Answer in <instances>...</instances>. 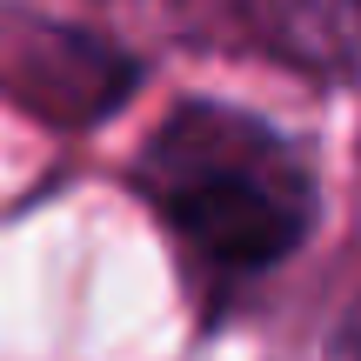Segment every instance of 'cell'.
<instances>
[{
    "label": "cell",
    "mask_w": 361,
    "mask_h": 361,
    "mask_svg": "<svg viewBox=\"0 0 361 361\" xmlns=\"http://www.w3.org/2000/svg\"><path fill=\"white\" fill-rule=\"evenodd\" d=\"M134 180L214 274H261L314 228V174L301 147L228 101L174 107L147 134Z\"/></svg>",
    "instance_id": "6da1fadb"
},
{
    "label": "cell",
    "mask_w": 361,
    "mask_h": 361,
    "mask_svg": "<svg viewBox=\"0 0 361 361\" xmlns=\"http://www.w3.org/2000/svg\"><path fill=\"white\" fill-rule=\"evenodd\" d=\"M13 74L27 80L34 107H47V114H61V121L107 114V107H121L128 87H134V61L114 40L80 34V27H27Z\"/></svg>",
    "instance_id": "7a4b0ae2"
},
{
    "label": "cell",
    "mask_w": 361,
    "mask_h": 361,
    "mask_svg": "<svg viewBox=\"0 0 361 361\" xmlns=\"http://www.w3.org/2000/svg\"><path fill=\"white\" fill-rule=\"evenodd\" d=\"M255 34L288 67H308L328 87L355 74V0H255Z\"/></svg>",
    "instance_id": "3957f363"
}]
</instances>
